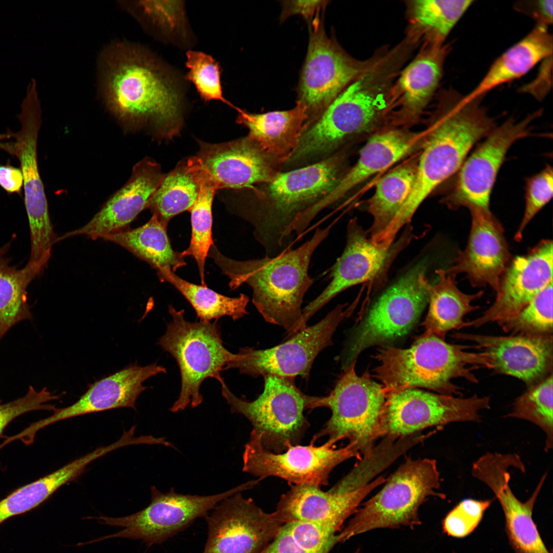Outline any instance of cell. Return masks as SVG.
<instances>
[{
  "mask_svg": "<svg viewBox=\"0 0 553 553\" xmlns=\"http://www.w3.org/2000/svg\"><path fill=\"white\" fill-rule=\"evenodd\" d=\"M338 152L321 161L279 173L270 181L243 190L235 212L252 226L265 256L291 248L320 213V203L346 173Z\"/></svg>",
  "mask_w": 553,
  "mask_h": 553,
  "instance_id": "1",
  "label": "cell"
},
{
  "mask_svg": "<svg viewBox=\"0 0 553 553\" xmlns=\"http://www.w3.org/2000/svg\"><path fill=\"white\" fill-rule=\"evenodd\" d=\"M99 84L110 111L124 123L147 129L159 140L180 135L182 95L176 78L147 50L118 42L99 59Z\"/></svg>",
  "mask_w": 553,
  "mask_h": 553,
  "instance_id": "2",
  "label": "cell"
},
{
  "mask_svg": "<svg viewBox=\"0 0 553 553\" xmlns=\"http://www.w3.org/2000/svg\"><path fill=\"white\" fill-rule=\"evenodd\" d=\"M403 66L401 57L394 51L379 54L303 132L283 169L328 158L349 138L374 126L387 115L390 90Z\"/></svg>",
  "mask_w": 553,
  "mask_h": 553,
  "instance_id": "3",
  "label": "cell"
},
{
  "mask_svg": "<svg viewBox=\"0 0 553 553\" xmlns=\"http://www.w3.org/2000/svg\"><path fill=\"white\" fill-rule=\"evenodd\" d=\"M482 97L466 98L450 88L438 95L433 121L418 158L412 190L387 229L391 237L410 224L423 201L458 171L471 150L495 127L482 105Z\"/></svg>",
  "mask_w": 553,
  "mask_h": 553,
  "instance_id": "4",
  "label": "cell"
},
{
  "mask_svg": "<svg viewBox=\"0 0 553 553\" xmlns=\"http://www.w3.org/2000/svg\"><path fill=\"white\" fill-rule=\"evenodd\" d=\"M331 226L317 228L301 246L273 257L235 260L222 254L214 244L208 256L229 279L231 289L244 284L250 286L252 303L264 320L283 327L289 337L299 331L304 297L314 282L308 273L311 257Z\"/></svg>",
  "mask_w": 553,
  "mask_h": 553,
  "instance_id": "5",
  "label": "cell"
},
{
  "mask_svg": "<svg viewBox=\"0 0 553 553\" xmlns=\"http://www.w3.org/2000/svg\"><path fill=\"white\" fill-rule=\"evenodd\" d=\"M471 348L474 346L449 344L435 335L422 334L408 348L385 346L378 349L374 356L379 362L374 376L386 393L421 387L442 395L462 396L453 379L477 384L475 370L492 369L488 354L466 351Z\"/></svg>",
  "mask_w": 553,
  "mask_h": 553,
  "instance_id": "6",
  "label": "cell"
},
{
  "mask_svg": "<svg viewBox=\"0 0 553 553\" xmlns=\"http://www.w3.org/2000/svg\"><path fill=\"white\" fill-rule=\"evenodd\" d=\"M353 361L327 396L315 397L313 409L326 407L331 416L311 441L327 436L333 445L348 439L349 444L363 455L364 459L375 453L374 445L382 437V417L387 393L381 384L374 381L368 372L358 375Z\"/></svg>",
  "mask_w": 553,
  "mask_h": 553,
  "instance_id": "7",
  "label": "cell"
},
{
  "mask_svg": "<svg viewBox=\"0 0 553 553\" xmlns=\"http://www.w3.org/2000/svg\"><path fill=\"white\" fill-rule=\"evenodd\" d=\"M386 482L377 494L357 509L337 535L338 542L376 528H413L421 523L418 510L428 497L445 498L444 494L437 492L440 475L435 459L408 458Z\"/></svg>",
  "mask_w": 553,
  "mask_h": 553,
  "instance_id": "8",
  "label": "cell"
},
{
  "mask_svg": "<svg viewBox=\"0 0 553 553\" xmlns=\"http://www.w3.org/2000/svg\"><path fill=\"white\" fill-rule=\"evenodd\" d=\"M172 320L158 344L177 361L181 376V390L169 410L176 413L190 406L200 405L203 397L200 387L208 378L224 381L221 372L233 359L234 353L224 346L221 331L214 322L187 321L183 310L168 306Z\"/></svg>",
  "mask_w": 553,
  "mask_h": 553,
  "instance_id": "9",
  "label": "cell"
},
{
  "mask_svg": "<svg viewBox=\"0 0 553 553\" xmlns=\"http://www.w3.org/2000/svg\"><path fill=\"white\" fill-rule=\"evenodd\" d=\"M263 377V391L252 401L236 396L224 381L220 383L222 395L232 413L241 414L251 422L264 449L281 453L290 444H299L309 427L304 413L312 409L315 396L302 392L294 378Z\"/></svg>",
  "mask_w": 553,
  "mask_h": 553,
  "instance_id": "10",
  "label": "cell"
},
{
  "mask_svg": "<svg viewBox=\"0 0 553 553\" xmlns=\"http://www.w3.org/2000/svg\"><path fill=\"white\" fill-rule=\"evenodd\" d=\"M257 484L251 480L218 494H182L172 487L162 492L151 487V502L142 510L122 517H89L102 524L122 527L119 531L89 541L92 544L112 538L140 540L148 547L161 544L184 530L196 519L205 517L221 501L234 494L249 490Z\"/></svg>",
  "mask_w": 553,
  "mask_h": 553,
  "instance_id": "11",
  "label": "cell"
},
{
  "mask_svg": "<svg viewBox=\"0 0 553 553\" xmlns=\"http://www.w3.org/2000/svg\"><path fill=\"white\" fill-rule=\"evenodd\" d=\"M324 13L308 24L309 44L297 87V101L306 109L307 127L378 56V49L366 60L350 55L334 37L326 34Z\"/></svg>",
  "mask_w": 553,
  "mask_h": 553,
  "instance_id": "12",
  "label": "cell"
},
{
  "mask_svg": "<svg viewBox=\"0 0 553 553\" xmlns=\"http://www.w3.org/2000/svg\"><path fill=\"white\" fill-rule=\"evenodd\" d=\"M427 268L426 260L421 261L373 304L350 341L344 370L364 350L401 337L414 327L428 304V293L420 281Z\"/></svg>",
  "mask_w": 553,
  "mask_h": 553,
  "instance_id": "13",
  "label": "cell"
},
{
  "mask_svg": "<svg viewBox=\"0 0 553 553\" xmlns=\"http://www.w3.org/2000/svg\"><path fill=\"white\" fill-rule=\"evenodd\" d=\"M348 305L338 304L317 323L306 327L273 347L240 348L224 370L237 369L240 373L254 377L273 375L294 378L300 376L307 379L316 357L333 344L336 329L353 312L356 304L346 307Z\"/></svg>",
  "mask_w": 553,
  "mask_h": 553,
  "instance_id": "14",
  "label": "cell"
},
{
  "mask_svg": "<svg viewBox=\"0 0 553 553\" xmlns=\"http://www.w3.org/2000/svg\"><path fill=\"white\" fill-rule=\"evenodd\" d=\"M408 224L396 241L388 248L375 245L354 218L347 227L345 249L330 270L331 281L323 291L303 309L301 329L309 320L336 295L358 284L370 283L378 288L386 283L389 268L397 255L414 237Z\"/></svg>",
  "mask_w": 553,
  "mask_h": 553,
  "instance_id": "15",
  "label": "cell"
},
{
  "mask_svg": "<svg viewBox=\"0 0 553 553\" xmlns=\"http://www.w3.org/2000/svg\"><path fill=\"white\" fill-rule=\"evenodd\" d=\"M490 409V397L467 398L433 393L414 388L387 393L382 417V437L393 441L424 429L451 422H480L479 411Z\"/></svg>",
  "mask_w": 553,
  "mask_h": 553,
  "instance_id": "16",
  "label": "cell"
},
{
  "mask_svg": "<svg viewBox=\"0 0 553 553\" xmlns=\"http://www.w3.org/2000/svg\"><path fill=\"white\" fill-rule=\"evenodd\" d=\"M540 114L539 111L520 121L509 119L495 126L467 156L442 202L451 209H490L491 195L506 153L514 142L530 134L531 122Z\"/></svg>",
  "mask_w": 553,
  "mask_h": 553,
  "instance_id": "17",
  "label": "cell"
},
{
  "mask_svg": "<svg viewBox=\"0 0 553 553\" xmlns=\"http://www.w3.org/2000/svg\"><path fill=\"white\" fill-rule=\"evenodd\" d=\"M360 453L348 444L336 449L327 441L321 445H288L285 452L274 453L264 449L259 436L251 431L243 453V471L262 480L274 476L294 485L312 484L321 486L329 483L331 471L342 462Z\"/></svg>",
  "mask_w": 553,
  "mask_h": 553,
  "instance_id": "18",
  "label": "cell"
},
{
  "mask_svg": "<svg viewBox=\"0 0 553 553\" xmlns=\"http://www.w3.org/2000/svg\"><path fill=\"white\" fill-rule=\"evenodd\" d=\"M204 518L207 537L202 553H259L282 526L241 492L221 501Z\"/></svg>",
  "mask_w": 553,
  "mask_h": 553,
  "instance_id": "19",
  "label": "cell"
},
{
  "mask_svg": "<svg viewBox=\"0 0 553 553\" xmlns=\"http://www.w3.org/2000/svg\"><path fill=\"white\" fill-rule=\"evenodd\" d=\"M17 117L20 129L13 135L14 155L19 160L23 176L31 250L41 254L51 250L58 241L50 220L38 165L37 141L41 124V110L34 104L25 105L22 107Z\"/></svg>",
  "mask_w": 553,
  "mask_h": 553,
  "instance_id": "20",
  "label": "cell"
},
{
  "mask_svg": "<svg viewBox=\"0 0 553 553\" xmlns=\"http://www.w3.org/2000/svg\"><path fill=\"white\" fill-rule=\"evenodd\" d=\"M201 166L217 190H244L267 183L283 164L267 154L248 136L212 144L198 141Z\"/></svg>",
  "mask_w": 553,
  "mask_h": 553,
  "instance_id": "21",
  "label": "cell"
},
{
  "mask_svg": "<svg viewBox=\"0 0 553 553\" xmlns=\"http://www.w3.org/2000/svg\"><path fill=\"white\" fill-rule=\"evenodd\" d=\"M553 245L543 240L527 253L516 257L500 279L495 301L483 314L463 322L464 327L478 328L517 313L552 281Z\"/></svg>",
  "mask_w": 553,
  "mask_h": 553,
  "instance_id": "22",
  "label": "cell"
},
{
  "mask_svg": "<svg viewBox=\"0 0 553 553\" xmlns=\"http://www.w3.org/2000/svg\"><path fill=\"white\" fill-rule=\"evenodd\" d=\"M455 338L475 344L487 353L494 372L521 379L529 387L552 373V335L508 336L456 333Z\"/></svg>",
  "mask_w": 553,
  "mask_h": 553,
  "instance_id": "23",
  "label": "cell"
},
{
  "mask_svg": "<svg viewBox=\"0 0 553 553\" xmlns=\"http://www.w3.org/2000/svg\"><path fill=\"white\" fill-rule=\"evenodd\" d=\"M166 372L165 368L156 363L145 366L130 365L96 381L73 404L55 409L52 415L32 423L21 432V435L27 441L33 442L39 430L61 420L119 408L136 409L138 397L147 389L143 382Z\"/></svg>",
  "mask_w": 553,
  "mask_h": 553,
  "instance_id": "24",
  "label": "cell"
},
{
  "mask_svg": "<svg viewBox=\"0 0 553 553\" xmlns=\"http://www.w3.org/2000/svg\"><path fill=\"white\" fill-rule=\"evenodd\" d=\"M468 209L472 221L466 246L445 271L464 273L473 287L488 285L497 292L511 256L503 228L490 209Z\"/></svg>",
  "mask_w": 553,
  "mask_h": 553,
  "instance_id": "25",
  "label": "cell"
},
{
  "mask_svg": "<svg viewBox=\"0 0 553 553\" xmlns=\"http://www.w3.org/2000/svg\"><path fill=\"white\" fill-rule=\"evenodd\" d=\"M386 480L379 476L358 489L344 493L324 492L320 486L312 484H291L271 514L281 524L315 522L327 525L337 532L344 521L355 513L363 500Z\"/></svg>",
  "mask_w": 553,
  "mask_h": 553,
  "instance_id": "26",
  "label": "cell"
},
{
  "mask_svg": "<svg viewBox=\"0 0 553 553\" xmlns=\"http://www.w3.org/2000/svg\"><path fill=\"white\" fill-rule=\"evenodd\" d=\"M164 174L159 164L145 158L133 167L127 182L117 191L85 225L66 232L59 241L84 236L93 240L122 230L143 209Z\"/></svg>",
  "mask_w": 553,
  "mask_h": 553,
  "instance_id": "27",
  "label": "cell"
},
{
  "mask_svg": "<svg viewBox=\"0 0 553 553\" xmlns=\"http://www.w3.org/2000/svg\"><path fill=\"white\" fill-rule=\"evenodd\" d=\"M449 45H421L400 72L389 92L387 115L399 123L417 119L434 95L442 78Z\"/></svg>",
  "mask_w": 553,
  "mask_h": 553,
  "instance_id": "28",
  "label": "cell"
},
{
  "mask_svg": "<svg viewBox=\"0 0 553 553\" xmlns=\"http://www.w3.org/2000/svg\"><path fill=\"white\" fill-rule=\"evenodd\" d=\"M429 129L413 132L399 129L371 136L359 152L356 163L348 170L334 189L320 203L321 212L341 200L352 189L372 175L385 170L423 145Z\"/></svg>",
  "mask_w": 553,
  "mask_h": 553,
  "instance_id": "29",
  "label": "cell"
},
{
  "mask_svg": "<svg viewBox=\"0 0 553 553\" xmlns=\"http://www.w3.org/2000/svg\"><path fill=\"white\" fill-rule=\"evenodd\" d=\"M546 476L545 473L542 476L533 493L524 502L516 497L509 486L511 476L507 467H493L483 477L482 482L492 491L502 507L505 530L516 553H550L532 518L535 504Z\"/></svg>",
  "mask_w": 553,
  "mask_h": 553,
  "instance_id": "30",
  "label": "cell"
},
{
  "mask_svg": "<svg viewBox=\"0 0 553 553\" xmlns=\"http://www.w3.org/2000/svg\"><path fill=\"white\" fill-rule=\"evenodd\" d=\"M235 109L238 112L237 122L247 128V136L283 165L308 126L306 109L298 101L291 109L264 113Z\"/></svg>",
  "mask_w": 553,
  "mask_h": 553,
  "instance_id": "31",
  "label": "cell"
},
{
  "mask_svg": "<svg viewBox=\"0 0 553 553\" xmlns=\"http://www.w3.org/2000/svg\"><path fill=\"white\" fill-rule=\"evenodd\" d=\"M552 36L544 25L535 27L492 63L468 99L483 96L487 92L526 74L537 63L552 55Z\"/></svg>",
  "mask_w": 553,
  "mask_h": 553,
  "instance_id": "32",
  "label": "cell"
},
{
  "mask_svg": "<svg viewBox=\"0 0 553 553\" xmlns=\"http://www.w3.org/2000/svg\"><path fill=\"white\" fill-rule=\"evenodd\" d=\"M438 280L434 284L429 283L426 272L420 276V281L428 295L429 308L422 323L426 335H435L445 340L446 333L453 329H460L464 316L478 309V306L472 302L480 299L483 291L468 294L460 291L455 282L456 275L445 270L436 271Z\"/></svg>",
  "mask_w": 553,
  "mask_h": 553,
  "instance_id": "33",
  "label": "cell"
},
{
  "mask_svg": "<svg viewBox=\"0 0 553 553\" xmlns=\"http://www.w3.org/2000/svg\"><path fill=\"white\" fill-rule=\"evenodd\" d=\"M473 2L472 0L406 1L408 24L405 37L418 46L443 45L448 35Z\"/></svg>",
  "mask_w": 553,
  "mask_h": 553,
  "instance_id": "34",
  "label": "cell"
},
{
  "mask_svg": "<svg viewBox=\"0 0 553 553\" xmlns=\"http://www.w3.org/2000/svg\"><path fill=\"white\" fill-rule=\"evenodd\" d=\"M201 179V169L197 157L181 160L172 171L164 174L146 209L167 226L175 216L189 211L199 195Z\"/></svg>",
  "mask_w": 553,
  "mask_h": 553,
  "instance_id": "35",
  "label": "cell"
},
{
  "mask_svg": "<svg viewBox=\"0 0 553 553\" xmlns=\"http://www.w3.org/2000/svg\"><path fill=\"white\" fill-rule=\"evenodd\" d=\"M418 159L409 160L386 174L378 182L374 194L367 201V209L373 222L367 232L374 244L409 197L415 180Z\"/></svg>",
  "mask_w": 553,
  "mask_h": 553,
  "instance_id": "36",
  "label": "cell"
},
{
  "mask_svg": "<svg viewBox=\"0 0 553 553\" xmlns=\"http://www.w3.org/2000/svg\"><path fill=\"white\" fill-rule=\"evenodd\" d=\"M100 239L122 247L157 270L168 268L175 272L186 265L182 252L174 251L171 246L167 226L154 215L140 227L105 235Z\"/></svg>",
  "mask_w": 553,
  "mask_h": 553,
  "instance_id": "37",
  "label": "cell"
},
{
  "mask_svg": "<svg viewBox=\"0 0 553 553\" xmlns=\"http://www.w3.org/2000/svg\"><path fill=\"white\" fill-rule=\"evenodd\" d=\"M8 247L0 248V341L14 325L32 318L27 290L40 274L28 263L22 269L11 265L6 254Z\"/></svg>",
  "mask_w": 553,
  "mask_h": 553,
  "instance_id": "38",
  "label": "cell"
},
{
  "mask_svg": "<svg viewBox=\"0 0 553 553\" xmlns=\"http://www.w3.org/2000/svg\"><path fill=\"white\" fill-rule=\"evenodd\" d=\"M157 273L161 280L171 284L180 292L191 304L200 321L211 322L226 316L235 321L248 313L246 307L249 298L244 294L235 297L223 295L206 286L187 282L168 268H160Z\"/></svg>",
  "mask_w": 553,
  "mask_h": 553,
  "instance_id": "39",
  "label": "cell"
},
{
  "mask_svg": "<svg viewBox=\"0 0 553 553\" xmlns=\"http://www.w3.org/2000/svg\"><path fill=\"white\" fill-rule=\"evenodd\" d=\"M79 476L77 465L69 462L57 470L20 488L0 501V524L9 518L37 507L56 490Z\"/></svg>",
  "mask_w": 553,
  "mask_h": 553,
  "instance_id": "40",
  "label": "cell"
},
{
  "mask_svg": "<svg viewBox=\"0 0 553 553\" xmlns=\"http://www.w3.org/2000/svg\"><path fill=\"white\" fill-rule=\"evenodd\" d=\"M217 189L201 168V179L198 197L190 208L192 237L189 246L182 252L184 257L196 261L202 285L206 286L205 265L209 249L214 245L212 238V204Z\"/></svg>",
  "mask_w": 553,
  "mask_h": 553,
  "instance_id": "41",
  "label": "cell"
},
{
  "mask_svg": "<svg viewBox=\"0 0 553 553\" xmlns=\"http://www.w3.org/2000/svg\"><path fill=\"white\" fill-rule=\"evenodd\" d=\"M529 388L515 399L512 412L506 417L525 420L539 427L546 435L544 450L547 452L553 445L552 374Z\"/></svg>",
  "mask_w": 553,
  "mask_h": 553,
  "instance_id": "42",
  "label": "cell"
},
{
  "mask_svg": "<svg viewBox=\"0 0 553 553\" xmlns=\"http://www.w3.org/2000/svg\"><path fill=\"white\" fill-rule=\"evenodd\" d=\"M497 323L512 335H552V281L517 313Z\"/></svg>",
  "mask_w": 553,
  "mask_h": 553,
  "instance_id": "43",
  "label": "cell"
},
{
  "mask_svg": "<svg viewBox=\"0 0 553 553\" xmlns=\"http://www.w3.org/2000/svg\"><path fill=\"white\" fill-rule=\"evenodd\" d=\"M186 55V67L189 69L186 78L195 86L201 98L205 102L219 100L235 109L223 95L219 63L200 51H188Z\"/></svg>",
  "mask_w": 553,
  "mask_h": 553,
  "instance_id": "44",
  "label": "cell"
},
{
  "mask_svg": "<svg viewBox=\"0 0 553 553\" xmlns=\"http://www.w3.org/2000/svg\"><path fill=\"white\" fill-rule=\"evenodd\" d=\"M180 1H122L119 5L137 19L173 30L183 21V5Z\"/></svg>",
  "mask_w": 553,
  "mask_h": 553,
  "instance_id": "45",
  "label": "cell"
},
{
  "mask_svg": "<svg viewBox=\"0 0 553 553\" xmlns=\"http://www.w3.org/2000/svg\"><path fill=\"white\" fill-rule=\"evenodd\" d=\"M281 527L299 548L308 553H329L338 543L336 531L322 523L293 521Z\"/></svg>",
  "mask_w": 553,
  "mask_h": 553,
  "instance_id": "46",
  "label": "cell"
},
{
  "mask_svg": "<svg viewBox=\"0 0 553 553\" xmlns=\"http://www.w3.org/2000/svg\"><path fill=\"white\" fill-rule=\"evenodd\" d=\"M552 190L553 171L550 165H547L538 173L527 178L525 187L524 214L514 237L516 241H521L526 225L550 200Z\"/></svg>",
  "mask_w": 553,
  "mask_h": 553,
  "instance_id": "47",
  "label": "cell"
},
{
  "mask_svg": "<svg viewBox=\"0 0 553 553\" xmlns=\"http://www.w3.org/2000/svg\"><path fill=\"white\" fill-rule=\"evenodd\" d=\"M492 500L466 499L460 501L442 521L444 533L455 538H463L472 533L482 519Z\"/></svg>",
  "mask_w": 553,
  "mask_h": 553,
  "instance_id": "48",
  "label": "cell"
},
{
  "mask_svg": "<svg viewBox=\"0 0 553 553\" xmlns=\"http://www.w3.org/2000/svg\"><path fill=\"white\" fill-rule=\"evenodd\" d=\"M58 398V395H53L46 388L37 391L30 386L23 397L5 403L0 402V435L7 425L19 415L35 410L53 411L55 407L48 402Z\"/></svg>",
  "mask_w": 553,
  "mask_h": 553,
  "instance_id": "49",
  "label": "cell"
},
{
  "mask_svg": "<svg viewBox=\"0 0 553 553\" xmlns=\"http://www.w3.org/2000/svg\"><path fill=\"white\" fill-rule=\"evenodd\" d=\"M328 3L327 1H282L280 20L282 22L291 16L299 15L308 24L325 10Z\"/></svg>",
  "mask_w": 553,
  "mask_h": 553,
  "instance_id": "50",
  "label": "cell"
},
{
  "mask_svg": "<svg viewBox=\"0 0 553 553\" xmlns=\"http://www.w3.org/2000/svg\"><path fill=\"white\" fill-rule=\"evenodd\" d=\"M514 7L516 11L535 20L536 24L548 27L552 23V0L520 1Z\"/></svg>",
  "mask_w": 553,
  "mask_h": 553,
  "instance_id": "51",
  "label": "cell"
},
{
  "mask_svg": "<svg viewBox=\"0 0 553 553\" xmlns=\"http://www.w3.org/2000/svg\"><path fill=\"white\" fill-rule=\"evenodd\" d=\"M552 55L550 56L542 61V66L540 68L539 73L536 78L529 84L523 87L521 91L528 93L532 95L536 99H542L549 91L551 87V71Z\"/></svg>",
  "mask_w": 553,
  "mask_h": 553,
  "instance_id": "52",
  "label": "cell"
},
{
  "mask_svg": "<svg viewBox=\"0 0 553 553\" xmlns=\"http://www.w3.org/2000/svg\"><path fill=\"white\" fill-rule=\"evenodd\" d=\"M20 168L0 164V186L9 194H20L23 186Z\"/></svg>",
  "mask_w": 553,
  "mask_h": 553,
  "instance_id": "53",
  "label": "cell"
},
{
  "mask_svg": "<svg viewBox=\"0 0 553 553\" xmlns=\"http://www.w3.org/2000/svg\"><path fill=\"white\" fill-rule=\"evenodd\" d=\"M259 553L308 552L299 548L290 536L281 527L275 538Z\"/></svg>",
  "mask_w": 553,
  "mask_h": 553,
  "instance_id": "54",
  "label": "cell"
},
{
  "mask_svg": "<svg viewBox=\"0 0 553 553\" xmlns=\"http://www.w3.org/2000/svg\"><path fill=\"white\" fill-rule=\"evenodd\" d=\"M355 553H360V549H358Z\"/></svg>",
  "mask_w": 553,
  "mask_h": 553,
  "instance_id": "55",
  "label": "cell"
}]
</instances>
